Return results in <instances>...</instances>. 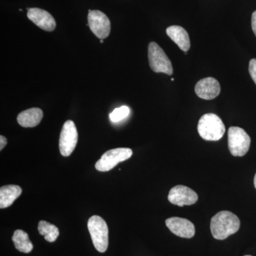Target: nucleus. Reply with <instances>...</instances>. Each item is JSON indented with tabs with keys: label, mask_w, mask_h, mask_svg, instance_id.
I'll return each mask as SVG.
<instances>
[{
	"label": "nucleus",
	"mask_w": 256,
	"mask_h": 256,
	"mask_svg": "<svg viewBox=\"0 0 256 256\" xmlns=\"http://www.w3.org/2000/svg\"><path fill=\"white\" fill-rule=\"evenodd\" d=\"M238 217L228 210L218 212L210 220V232L216 240H224L240 228Z\"/></svg>",
	"instance_id": "obj_1"
},
{
	"label": "nucleus",
	"mask_w": 256,
	"mask_h": 256,
	"mask_svg": "<svg viewBox=\"0 0 256 256\" xmlns=\"http://www.w3.org/2000/svg\"><path fill=\"white\" fill-rule=\"evenodd\" d=\"M198 134L206 141H218L223 137L226 128L223 121L217 114H206L198 121Z\"/></svg>",
	"instance_id": "obj_2"
},
{
	"label": "nucleus",
	"mask_w": 256,
	"mask_h": 256,
	"mask_svg": "<svg viewBox=\"0 0 256 256\" xmlns=\"http://www.w3.org/2000/svg\"><path fill=\"white\" fill-rule=\"evenodd\" d=\"M88 228L96 250L106 252L108 247V228L104 218L99 216H92L88 222Z\"/></svg>",
	"instance_id": "obj_3"
},
{
	"label": "nucleus",
	"mask_w": 256,
	"mask_h": 256,
	"mask_svg": "<svg viewBox=\"0 0 256 256\" xmlns=\"http://www.w3.org/2000/svg\"><path fill=\"white\" fill-rule=\"evenodd\" d=\"M148 58L150 66L153 72L172 75L173 67L171 60L164 50L156 42H150L148 46Z\"/></svg>",
	"instance_id": "obj_4"
},
{
	"label": "nucleus",
	"mask_w": 256,
	"mask_h": 256,
	"mask_svg": "<svg viewBox=\"0 0 256 256\" xmlns=\"http://www.w3.org/2000/svg\"><path fill=\"white\" fill-rule=\"evenodd\" d=\"M228 144L232 156H244L250 148V136L242 128L230 127L228 131Z\"/></svg>",
	"instance_id": "obj_5"
},
{
	"label": "nucleus",
	"mask_w": 256,
	"mask_h": 256,
	"mask_svg": "<svg viewBox=\"0 0 256 256\" xmlns=\"http://www.w3.org/2000/svg\"><path fill=\"white\" fill-rule=\"evenodd\" d=\"M132 156V150L130 148H116L106 152L100 159L96 163L98 171L108 172L114 168L118 164L126 161Z\"/></svg>",
	"instance_id": "obj_6"
},
{
	"label": "nucleus",
	"mask_w": 256,
	"mask_h": 256,
	"mask_svg": "<svg viewBox=\"0 0 256 256\" xmlns=\"http://www.w3.org/2000/svg\"><path fill=\"white\" fill-rule=\"evenodd\" d=\"M78 142V131L72 120H68L64 124L60 138V150L64 156L72 154Z\"/></svg>",
	"instance_id": "obj_7"
},
{
	"label": "nucleus",
	"mask_w": 256,
	"mask_h": 256,
	"mask_svg": "<svg viewBox=\"0 0 256 256\" xmlns=\"http://www.w3.org/2000/svg\"><path fill=\"white\" fill-rule=\"evenodd\" d=\"M88 21L89 28L98 38L104 40L110 34V20L102 12L99 10H89Z\"/></svg>",
	"instance_id": "obj_8"
},
{
	"label": "nucleus",
	"mask_w": 256,
	"mask_h": 256,
	"mask_svg": "<svg viewBox=\"0 0 256 256\" xmlns=\"http://www.w3.org/2000/svg\"><path fill=\"white\" fill-rule=\"evenodd\" d=\"M168 200L170 203L176 206H190L198 201V195L188 186L178 185L170 190Z\"/></svg>",
	"instance_id": "obj_9"
},
{
	"label": "nucleus",
	"mask_w": 256,
	"mask_h": 256,
	"mask_svg": "<svg viewBox=\"0 0 256 256\" xmlns=\"http://www.w3.org/2000/svg\"><path fill=\"white\" fill-rule=\"evenodd\" d=\"M165 224L170 232L178 237L191 238L194 236V225L186 218L171 217L165 220Z\"/></svg>",
	"instance_id": "obj_10"
},
{
	"label": "nucleus",
	"mask_w": 256,
	"mask_h": 256,
	"mask_svg": "<svg viewBox=\"0 0 256 256\" xmlns=\"http://www.w3.org/2000/svg\"><path fill=\"white\" fill-rule=\"evenodd\" d=\"M195 92L198 98L204 100L214 99L220 92V82L212 77L201 79L196 84Z\"/></svg>",
	"instance_id": "obj_11"
},
{
	"label": "nucleus",
	"mask_w": 256,
	"mask_h": 256,
	"mask_svg": "<svg viewBox=\"0 0 256 256\" xmlns=\"http://www.w3.org/2000/svg\"><path fill=\"white\" fill-rule=\"evenodd\" d=\"M28 18L42 30L52 32L56 28V24L54 18L48 12L40 8H31L28 10Z\"/></svg>",
	"instance_id": "obj_12"
},
{
	"label": "nucleus",
	"mask_w": 256,
	"mask_h": 256,
	"mask_svg": "<svg viewBox=\"0 0 256 256\" xmlns=\"http://www.w3.org/2000/svg\"><path fill=\"white\" fill-rule=\"evenodd\" d=\"M166 34L176 44L180 50L186 52L190 48V36L188 32L180 26H169L166 30Z\"/></svg>",
	"instance_id": "obj_13"
},
{
	"label": "nucleus",
	"mask_w": 256,
	"mask_h": 256,
	"mask_svg": "<svg viewBox=\"0 0 256 256\" xmlns=\"http://www.w3.org/2000/svg\"><path fill=\"white\" fill-rule=\"evenodd\" d=\"M43 116V111L41 109L32 108L20 112L18 116V122L22 127H36L41 122Z\"/></svg>",
	"instance_id": "obj_14"
},
{
	"label": "nucleus",
	"mask_w": 256,
	"mask_h": 256,
	"mask_svg": "<svg viewBox=\"0 0 256 256\" xmlns=\"http://www.w3.org/2000/svg\"><path fill=\"white\" fill-rule=\"evenodd\" d=\"M22 188L18 185H6L0 188V208L11 206L15 200L22 194Z\"/></svg>",
	"instance_id": "obj_15"
},
{
	"label": "nucleus",
	"mask_w": 256,
	"mask_h": 256,
	"mask_svg": "<svg viewBox=\"0 0 256 256\" xmlns=\"http://www.w3.org/2000/svg\"><path fill=\"white\" fill-rule=\"evenodd\" d=\"M14 246L18 252L28 254L33 250V244L28 238V234L22 230H15L12 236Z\"/></svg>",
	"instance_id": "obj_16"
},
{
	"label": "nucleus",
	"mask_w": 256,
	"mask_h": 256,
	"mask_svg": "<svg viewBox=\"0 0 256 256\" xmlns=\"http://www.w3.org/2000/svg\"><path fill=\"white\" fill-rule=\"evenodd\" d=\"M38 230L42 236H44L45 240L50 242H55L60 236V230L53 224L41 220L38 223Z\"/></svg>",
	"instance_id": "obj_17"
},
{
	"label": "nucleus",
	"mask_w": 256,
	"mask_h": 256,
	"mask_svg": "<svg viewBox=\"0 0 256 256\" xmlns=\"http://www.w3.org/2000/svg\"><path fill=\"white\" fill-rule=\"evenodd\" d=\"M130 114V108L128 106H122L114 109L110 114V120L118 122L127 118Z\"/></svg>",
	"instance_id": "obj_18"
},
{
	"label": "nucleus",
	"mask_w": 256,
	"mask_h": 256,
	"mask_svg": "<svg viewBox=\"0 0 256 256\" xmlns=\"http://www.w3.org/2000/svg\"><path fill=\"white\" fill-rule=\"evenodd\" d=\"M249 73L256 85V58H252L249 62Z\"/></svg>",
	"instance_id": "obj_19"
},
{
	"label": "nucleus",
	"mask_w": 256,
	"mask_h": 256,
	"mask_svg": "<svg viewBox=\"0 0 256 256\" xmlns=\"http://www.w3.org/2000/svg\"><path fill=\"white\" fill-rule=\"evenodd\" d=\"M252 32H254L256 36V11L254 12L252 14Z\"/></svg>",
	"instance_id": "obj_20"
},
{
	"label": "nucleus",
	"mask_w": 256,
	"mask_h": 256,
	"mask_svg": "<svg viewBox=\"0 0 256 256\" xmlns=\"http://www.w3.org/2000/svg\"><path fill=\"white\" fill-rule=\"evenodd\" d=\"M8 144V140L4 136H0V150H2Z\"/></svg>",
	"instance_id": "obj_21"
},
{
	"label": "nucleus",
	"mask_w": 256,
	"mask_h": 256,
	"mask_svg": "<svg viewBox=\"0 0 256 256\" xmlns=\"http://www.w3.org/2000/svg\"><path fill=\"white\" fill-rule=\"evenodd\" d=\"M254 186H255V188H256V174L255 176H254Z\"/></svg>",
	"instance_id": "obj_22"
},
{
	"label": "nucleus",
	"mask_w": 256,
	"mask_h": 256,
	"mask_svg": "<svg viewBox=\"0 0 256 256\" xmlns=\"http://www.w3.org/2000/svg\"><path fill=\"white\" fill-rule=\"evenodd\" d=\"M100 43H101V44L104 43V40H100Z\"/></svg>",
	"instance_id": "obj_23"
},
{
	"label": "nucleus",
	"mask_w": 256,
	"mask_h": 256,
	"mask_svg": "<svg viewBox=\"0 0 256 256\" xmlns=\"http://www.w3.org/2000/svg\"><path fill=\"white\" fill-rule=\"evenodd\" d=\"M252 256L246 255V256Z\"/></svg>",
	"instance_id": "obj_24"
}]
</instances>
